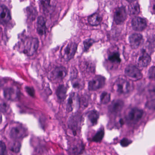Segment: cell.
I'll use <instances>...</instances> for the list:
<instances>
[{
  "label": "cell",
  "mask_w": 155,
  "mask_h": 155,
  "mask_svg": "<svg viewBox=\"0 0 155 155\" xmlns=\"http://www.w3.org/2000/svg\"><path fill=\"white\" fill-rule=\"evenodd\" d=\"M39 46L38 40L37 38L30 37L22 41L21 45V51L22 53L29 56L34 55Z\"/></svg>",
  "instance_id": "cell-1"
},
{
  "label": "cell",
  "mask_w": 155,
  "mask_h": 155,
  "mask_svg": "<svg viewBox=\"0 0 155 155\" xmlns=\"http://www.w3.org/2000/svg\"><path fill=\"white\" fill-rule=\"evenodd\" d=\"M9 134L11 138L18 140L27 136L28 130L21 125H15L11 128Z\"/></svg>",
  "instance_id": "cell-2"
},
{
  "label": "cell",
  "mask_w": 155,
  "mask_h": 155,
  "mask_svg": "<svg viewBox=\"0 0 155 155\" xmlns=\"http://www.w3.org/2000/svg\"><path fill=\"white\" fill-rule=\"evenodd\" d=\"M113 88L118 93L126 94L130 91L131 86L129 81L124 79L119 78L115 81Z\"/></svg>",
  "instance_id": "cell-3"
},
{
  "label": "cell",
  "mask_w": 155,
  "mask_h": 155,
  "mask_svg": "<svg viewBox=\"0 0 155 155\" xmlns=\"http://www.w3.org/2000/svg\"><path fill=\"white\" fill-rule=\"evenodd\" d=\"M143 113L144 112L142 110L137 108H132L126 113V119L130 123H136L141 119Z\"/></svg>",
  "instance_id": "cell-4"
},
{
  "label": "cell",
  "mask_w": 155,
  "mask_h": 155,
  "mask_svg": "<svg viewBox=\"0 0 155 155\" xmlns=\"http://www.w3.org/2000/svg\"><path fill=\"white\" fill-rule=\"evenodd\" d=\"M78 47V44L75 42H71L66 46L62 53V57L66 61H69L74 57Z\"/></svg>",
  "instance_id": "cell-5"
},
{
  "label": "cell",
  "mask_w": 155,
  "mask_h": 155,
  "mask_svg": "<svg viewBox=\"0 0 155 155\" xmlns=\"http://www.w3.org/2000/svg\"><path fill=\"white\" fill-rule=\"evenodd\" d=\"M68 74V71L65 67L62 66L55 68L51 73V78L55 81L62 80Z\"/></svg>",
  "instance_id": "cell-6"
},
{
  "label": "cell",
  "mask_w": 155,
  "mask_h": 155,
  "mask_svg": "<svg viewBox=\"0 0 155 155\" xmlns=\"http://www.w3.org/2000/svg\"><path fill=\"white\" fill-rule=\"evenodd\" d=\"M81 121V117L79 114L75 113L72 115L69 119V127L72 130V132L76 135L77 130L80 128Z\"/></svg>",
  "instance_id": "cell-7"
},
{
  "label": "cell",
  "mask_w": 155,
  "mask_h": 155,
  "mask_svg": "<svg viewBox=\"0 0 155 155\" xmlns=\"http://www.w3.org/2000/svg\"><path fill=\"white\" fill-rule=\"evenodd\" d=\"M105 78L101 76H97L88 83V89L91 91H96L104 87Z\"/></svg>",
  "instance_id": "cell-8"
},
{
  "label": "cell",
  "mask_w": 155,
  "mask_h": 155,
  "mask_svg": "<svg viewBox=\"0 0 155 155\" xmlns=\"http://www.w3.org/2000/svg\"><path fill=\"white\" fill-rule=\"evenodd\" d=\"M125 73L128 77L135 80H139L142 78L141 71L135 66L130 65L125 69Z\"/></svg>",
  "instance_id": "cell-9"
},
{
  "label": "cell",
  "mask_w": 155,
  "mask_h": 155,
  "mask_svg": "<svg viewBox=\"0 0 155 155\" xmlns=\"http://www.w3.org/2000/svg\"><path fill=\"white\" fill-rule=\"evenodd\" d=\"M85 147L83 142L77 141L71 144L68 150L69 155H79L83 152Z\"/></svg>",
  "instance_id": "cell-10"
},
{
  "label": "cell",
  "mask_w": 155,
  "mask_h": 155,
  "mask_svg": "<svg viewBox=\"0 0 155 155\" xmlns=\"http://www.w3.org/2000/svg\"><path fill=\"white\" fill-rule=\"evenodd\" d=\"M127 17V12L124 7H119L115 11L114 13V21L116 24H122L126 20Z\"/></svg>",
  "instance_id": "cell-11"
},
{
  "label": "cell",
  "mask_w": 155,
  "mask_h": 155,
  "mask_svg": "<svg viewBox=\"0 0 155 155\" xmlns=\"http://www.w3.org/2000/svg\"><path fill=\"white\" fill-rule=\"evenodd\" d=\"M10 11L5 5H1L0 7V21L1 24L8 23L11 20Z\"/></svg>",
  "instance_id": "cell-12"
},
{
  "label": "cell",
  "mask_w": 155,
  "mask_h": 155,
  "mask_svg": "<svg viewBox=\"0 0 155 155\" xmlns=\"http://www.w3.org/2000/svg\"><path fill=\"white\" fill-rule=\"evenodd\" d=\"M131 24L133 28L137 31L143 30L147 26L146 21L144 19L138 17H135L132 19Z\"/></svg>",
  "instance_id": "cell-13"
},
{
  "label": "cell",
  "mask_w": 155,
  "mask_h": 155,
  "mask_svg": "<svg viewBox=\"0 0 155 155\" xmlns=\"http://www.w3.org/2000/svg\"><path fill=\"white\" fill-rule=\"evenodd\" d=\"M19 94V91L15 88H6L4 90V97L8 100H16L18 98Z\"/></svg>",
  "instance_id": "cell-14"
},
{
  "label": "cell",
  "mask_w": 155,
  "mask_h": 155,
  "mask_svg": "<svg viewBox=\"0 0 155 155\" xmlns=\"http://www.w3.org/2000/svg\"><path fill=\"white\" fill-rule=\"evenodd\" d=\"M124 107V102L120 100H116L112 101L109 106V111L113 114L119 113Z\"/></svg>",
  "instance_id": "cell-15"
},
{
  "label": "cell",
  "mask_w": 155,
  "mask_h": 155,
  "mask_svg": "<svg viewBox=\"0 0 155 155\" xmlns=\"http://www.w3.org/2000/svg\"><path fill=\"white\" fill-rule=\"evenodd\" d=\"M143 37L139 33H133L129 37V42L130 46L133 49L137 48L140 45Z\"/></svg>",
  "instance_id": "cell-16"
},
{
  "label": "cell",
  "mask_w": 155,
  "mask_h": 155,
  "mask_svg": "<svg viewBox=\"0 0 155 155\" xmlns=\"http://www.w3.org/2000/svg\"><path fill=\"white\" fill-rule=\"evenodd\" d=\"M79 99L78 94L75 93H72L71 94L68 101L67 103V110L69 112L73 110V107L75 105H79Z\"/></svg>",
  "instance_id": "cell-17"
},
{
  "label": "cell",
  "mask_w": 155,
  "mask_h": 155,
  "mask_svg": "<svg viewBox=\"0 0 155 155\" xmlns=\"http://www.w3.org/2000/svg\"><path fill=\"white\" fill-rule=\"evenodd\" d=\"M37 31L40 35H45L46 33L47 27L45 19L42 16H40L38 18L37 21Z\"/></svg>",
  "instance_id": "cell-18"
},
{
  "label": "cell",
  "mask_w": 155,
  "mask_h": 155,
  "mask_svg": "<svg viewBox=\"0 0 155 155\" xmlns=\"http://www.w3.org/2000/svg\"><path fill=\"white\" fill-rule=\"evenodd\" d=\"M151 61L150 56L145 51H142L138 60V64L140 67H146L149 65Z\"/></svg>",
  "instance_id": "cell-19"
},
{
  "label": "cell",
  "mask_w": 155,
  "mask_h": 155,
  "mask_svg": "<svg viewBox=\"0 0 155 155\" xmlns=\"http://www.w3.org/2000/svg\"><path fill=\"white\" fill-rule=\"evenodd\" d=\"M88 21L90 25L92 26H97L101 22L102 18L98 13H95L89 17Z\"/></svg>",
  "instance_id": "cell-20"
},
{
  "label": "cell",
  "mask_w": 155,
  "mask_h": 155,
  "mask_svg": "<svg viewBox=\"0 0 155 155\" xmlns=\"http://www.w3.org/2000/svg\"><path fill=\"white\" fill-rule=\"evenodd\" d=\"M99 117V115L98 112L96 110H91L89 112L88 115L89 120L92 125H95L97 124Z\"/></svg>",
  "instance_id": "cell-21"
},
{
  "label": "cell",
  "mask_w": 155,
  "mask_h": 155,
  "mask_svg": "<svg viewBox=\"0 0 155 155\" xmlns=\"http://www.w3.org/2000/svg\"><path fill=\"white\" fill-rule=\"evenodd\" d=\"M140 11L139 5L137 2H133L129 6V12L131 15H137Z\"/></svg>",
  "instance_id": "cell-22"
},
{
  "label": "cell",
  "mask_w": 155,
  "mask_h": 155,
  "mask_svg": "<svg viewBox=\"0 0 155 155\" xmlns=\"http://www.w3.org/2000/svg\"><path fill=\"white\" fill-rule=\"evenodd\" d=\"M68 89L66 86L61 85L59 86L57 90V95L58 97L61 100H63L66 97Z\"/></svg>",
  "instance_id": "cell-23"
},
{
  "label": "cell",
  "mask_w": 155,
  "mask_h": 155,
  "mask_svg": "<svg viewBox=\"0 0 155 155\" xmlns=\"http://www.w3.org/2000/svg\"><path fill=\"white\" fill-rule=\"evenodd\" d=\"M72 86L74 88L77 89H82L84 87V82L80 79L76 78L71 80Z\"/></svg>",
  "instance_id": "cell-24"
},
{
  "label": "cell",
  "mask_w": 155,
  "mask_h": 155,
  "mask_svg": "<svg viewBox=\"0 0 155 155\" xmlns=\"http://www.w3.org/2000/svg\"><path fill=\"white\" fill-rule=\"evenodd\" d=\"M146 95L149 101L155 100V86H150L147 88Z\"/></svg>",
  "instance_id": "cell-25"
},
{
  "label": "cell",
  "mask_w": 155,
  "mask_h": 155,
  "mask_svg": "<svg viewBox=\"0 0 155 155\" xmlns=\"http://www.w3.org/2000/svg\"><path fill=\"white\" fill-rule=\"evenodd\" d=\"M104 129H100L95 134L92 138V141L96 142H99L101 141L104 136Z\"/></svg>",
  "instance_id": "cell-26"
},
{
  "label": "cell",
  "mask_w": 155,
  "mask_h": 155,
  "mask_svg": "<svg viewBox=\"0 0 155 155\" xmlns=\"http://www.w3.org/2000/svg\"><path fill=\"white\" fill-rule=\"evenodd\" d=\"M108 60L112 63H120V55L117 52H114L110 54L108 57Z\"/></svg>",
  "instance_id": "cell-27"
},
{
  "label": "cell",
  "mask_w": 155,
  "mask_h": 155,
  "mask_svg": "<svg viewBox=\"0 0 155 155\" xmlns=\"http://www.w3.org/2000/svg\"><path fill=\"white\" fill-rule=\"evenodd\" d=\"M50 1H42L40 2L41 5L42 6L43 11L46 12H49L51 10L52 5L51 4Z\"/></svg>",
  "instance_id": "cell-28"
},
{
  "label": "cell",
  "mask_w": 155,
  "mask_h": 155,
  "mask_svg": "<svg viewBox=\"0 0 155 155\" xmlns=\"http://www.w3.org/2000/svg\"><path fill=\"white\" fill-rule=\"evenodd\" d=\"M100 100L102 104H107L110 101V94L107 92H103L101 95Z\"/></svg>",
  "instance_id": "cell-29"
},
{
  "label": "cell",
  "mask_w": 155,
  "mask_h": 155,
  "mask_svg": "<svg viewBox=\"0 0 155 155\" xmlns=\"http://www.w3.org/2000/svg\"><path fill=\"white\" fill-rule=\"evenodd\" d=\"M21 148V144L19 141L16 140L15 142H13L11 147L10 150L12 151L15 153H18Z\"/></svg>",
  "instance_id": "cell-30"
},
{
  "label": "cell",
  "mask_w": 155,
  "mask_h": 155,
  "mask_svg": "<svg viewBox=\"0 0 155 155\" xmlns=\"http://www.w3.org/2000/svg\"><path fill=\"white\" fill-rule=\"evenodd\" d=\"M94 42H95L94 41L91 39H88L84 41L83 45H84V51H87Z\"/></svg>",
  "instance_id": "cell-31"
},
{
  "label": "cell",
  "mask_w": 155,
  "mask_h": 155,
  "mask_svg": "<svg viewBox=\"0 0 155 155\" xmlns=\"http://www.w3.org/2000/svg\"><path fill=\"white\" fill-rule=\"evenodd\" d=\"M7 146L4 142L1 140L0 143V155H8Z\"/></svg>",
  "instance_id": "cell-32"
},
{
  "label": "cell",
  "mask_w": 155,
  "mask_h": 155,
  "mask_svg": "<svg viewBox=\"0 0 155 155\" xmlns=\"http://www.w3.org/2000/svg\"><path fill=\"white\" fill-rule=\"evenodd\" d=\"M146 107L149 109L155 110V100L148 101L146 103Z\"/></svg>",
  "instance_id": "cell-33"
},
{
  "label": "cell",
  "mask_w": 155,
  "mask_h": 155,
  "mask_svg": "<svg viewBox=\"0 0 155 155\" xmlns=\"http://www.w3.org/2000/svg\"><path fill=\"white\" fill-rule=\"evenodd\" d=\"M148 77L151 79L155 80V67L150 68L148 71Z\"/></svg>",
  "instance_id": "cell-34"
},
{
  "label": "cell",
  "mask_w": 155,
  "mask_h": 155,
  "mask_svg": "<svg viewBox=\"0 0 155 155\" xmlns=\"http://www.w3.org/2000/svg\"><path fill=\"white\" fill-rule=\"evenodd\" d=\"M25 89H26V91L29 94V95L32 97H34V96H35V91H34V89L33 88L27 87L25 88Z\"/></svg>",
  "instance_id": "cell-35"
},
{
  "label": "cell",
  "mask_w": 155,
  "mask_h": 155,
  "mask_svg": "<svg viewBox=\"0 0 155 155\" xmlns=\"http://www.w3.org/2000/svg\"><path fill=\"white\" fill-rule=\"evenodd\" d=\"M131 142V141L130 140L127 138H124L121 140V141H120V144L122 147H126L128 146Z\"/></svg>",
  "instance_id": "cell-36"
},
{
  "label": "cell",
  "mask_w": 155,
  "mask_h": 155,
  "mask_svg": "<svg viewBox=\"0 0 155 155\" xmlns=\"http://www.w3.org/2000/svg\"><path fill=\"white\" fill-rule=\"evenodd\" d=\"M78 74V71L76 70V69L73 68L71 69V80L77 78Z\"/></svg>",
  "instance_id": "cell-37"
},
{
  "label": "cell",
  "mask_w": 155,
  "mask_h": 155,
  "mask_svg": "<svg viewBox=\"0 0 155 155\" xmlns=\"http://www.w3.org/2000/svg\"><path fill=\"white\" fill-rule=\"evenodd\" d=\"M8 106L7 103L5 102H2L1 104V110L2 112H6L8 110Z\"/></svg>",
  "instance_id": "cell-38"
},
{
  "label": "cell",
  "mask_w": 155,
  "mask_h": 155,
  "mask_svg": "<svg viewBox=\"0 0 155 155\" xmlns=\"http://www.w3.org/2000/svg\"><path fill=\"white\" fill-rule=\"evenodd\" d=\"M151 12H152L153 14H155V1L152 2V3H151Z\"/></svg>",
  "instance_id": "cell-39"
}]
</instances>
